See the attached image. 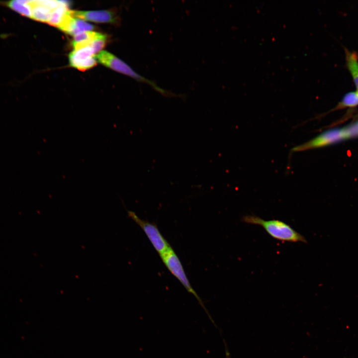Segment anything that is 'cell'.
<instances>
[{
	"mask_svg": "<svg viewBox=\"0 0 358 358\" xmlns=\"http://www.w3.org/2000/svg\"><path fill=\"white\" fill-rule=\"evenodd\" d=\"M244 222L262 226L273 238L283 242L306 243V238L283 221L272 219L265 220L255 215L243 217Z\"/></svg>",
	"mask_w": 358,
	"mask_h": 358,
	"instance_id": "6da1fadb",
	"label": "cell"
},
{
	"mask_svg": "<svg viewBox=\"0 0 358 358\" xmlns=\"http://www.w3.org/2000/svg\"><path fill=\"white\" fill-rule=\"evenodd\" d=\"M160 257L163 263L168 270L179 281L189 293L194 295L199 304L207 314L211 322L216 327L214 320L205 307L203 302L191 286L186 276L181 263L172 248L161 255Z\"/></svg>",
	"mask_w": 358,
	"mask_h": 358,
	"instance_id": "7a4b0ae2",
	"label": "cell"
},
{
	"mask_svg": "<svg viewBox=\"0 0 358 358\" xmlns=\"http://www.w3.org/2000/svg\"><path fill=\"white\" fill-rule=\"evenodd\" d=\"M95 58L100 64L116 72L132 77L139 82L146 83L160 93L163 94H167V91L157 87L155 84L151 81L137 74L127 64L112 54L105 51H102L97 54Z\"/></svg>",
	"mask_w": 358,
	"mask_h": 358,
	"instance_id": "3957f363",
	"label": "cell"
},
{
	"mask_svg": "<svg viewBox=\"0 0 358 358\" xmlns=\"http://www.w3.org/2000/svg\"><path fill=\"white\" fill-rule=\"evenodd\" d=\"M349 138L346 128L331 129L322 132L314 138L303 144L293 147L290 152L291 153L302 152L324 147L341 140Z\"/></svg>",
	"mask_w": 358,
	"mask_h": 358,
	"instance_id": "277c9868",
	"label": "cell"
},
{
	"mask_svg": "<svg viewBox=\"0 0 358 358\" xmlns=\"http://www.w3.org/2000/svg\"><path fill=\"white\" fill-rule=\"evenodd\" d=\"M127 214L129 218L133 220L142 228L160 256L172 248L161 233L156 224L141 219L132 211L128 210Z\"/></svg>",
	"mask_w": 358,
	"mask_h": 358,
	"instance_id": "5b68a950",
	"label": "cell"
},
{
	"mask_svg": "<svg viewBox=\"0 0 358 358\" xmlns=\"http://www.w3.org/2000/svg\"><path fill=\"white\" fill-rule=\"evenodd\" d=\"M70 13L73 17H78L94 22L112 23L116 21L115 14L111 10H70Z\"/></svg>",
	"mask_w": 358,
	"mask_h": 358,
	"instance_id": "8992f818",
	"label": "cell"
},
{
	"mask_svg": "<svg viewBox=\"0 0 358 358\" xmlns=\"http://www.w3.org/2000/svg\"><path fill=\"white\" fill-rule=\"evenodd\" d=\"M93 54V51L90 47L74 50L69 55L70 65L73 68L80 69L85 65L88 59L94 57Z\"/></svg>",
	"mask_w": 358,
	"mask_h": 358,
	"instance_id": "52a82bcc",
	"label": "cell"
},
{
	"mask_svg": "<svg viewBox=\"0 0 358 358\" xmlns=\"http://www.w3.org/2000/svg\"><path fill=\"white\" fill-rule=\"evenodd\" d=\"M346 65L354 80L358 92V57L355 52L346 50Z\"/></svg>",
	"mask_w": 358,
	"mask_h": 358,
	"instance_id": "ba28073f",
	"label": "cell"
},
{
	"mask_svg": "<svg viewBox=\"0 0 358 358\" xmlns=\"http://www.w3.org/2000/svg\"><path fill=\"white\" fill-rule=\"evenodd\" d=\"M62 3L57 8L54 10L52 12L48 23L51 25L58 27L66 16L68 9H67V3L62 1Z\"/></svg>",
	"mask_w": 358,
	"mask_h": 358,
	"instance_id": "9c48e42d",
	"label": "cell"
},
{
	"mask_svg": "<svg viewBox=\"0 0 358 358\" xmlns=\"http://www.w3.org/2000/svg\"><path fill=\"white\" fill-rule=\"evenodd\" d=\"M94 26L84 20L74 18L68 34L75 36L84 31L92 30Z\"/></svg>",
	"mask_w": 358,
	"mask_h": 358,
	"instance_id": "30bf717a",
	"label": "cell"
},
{
	"mask_svg": "<svg viewBox=\"0 0 358 358\" xmlns=\"http://www.w3.org/2000/svg\"><path fill=\"white\" fill-rule=\"evenodd\" d=\"M358 105V92L352 91L347 93L335 109L345 107H353Z\"/></svg>",
	"mask_w": 358,
	"mask_h": 358,
	"instance_id": "8fae6325",
	"label": "cell"
},
{
	"mask_svg": "<svg viewBox=\"0 0 358 358\" xmlns=\"http://www.w3.org/2000/svg\"><path fill=\"white\" fill-rule=\"evenodd\" d=\"M100 34V33L92 31L81 32L74 36L73 41L76 42L82 41H92L97 38Z\"/></svg>",
	"mask_w": 358,
	"mask_h": 358,
	"instance_id": "7c38bea8",
	"label": "cell"
},
{
	"mask_svg": "<svg viewBox=\"0 0 358 358\" xmlns=\"http://www.w3.org/2000/svg\"><path fill=\"white\" fill-rule=\"evenodd\" d=\"M106 36L101 33L92 41L90 47L92 49L94 54L98 52L103 48L106 45Z\"/></svg>",
	"mask_w": 358,
	"mask_h": 358,
	"instance_id": "4fadbf2b",
	"label": "cell"
},
{
	"mask_svg": "<svg viewBox=\"0 0 358 358\" xmlns=\"http://www.w3.org/2000/svg\"></svg>",
	"mask_w": 358,
	"mask_h": 358,
	"instance_id": "5bb4252c",
	"label": "cell"
}]
</instances>
